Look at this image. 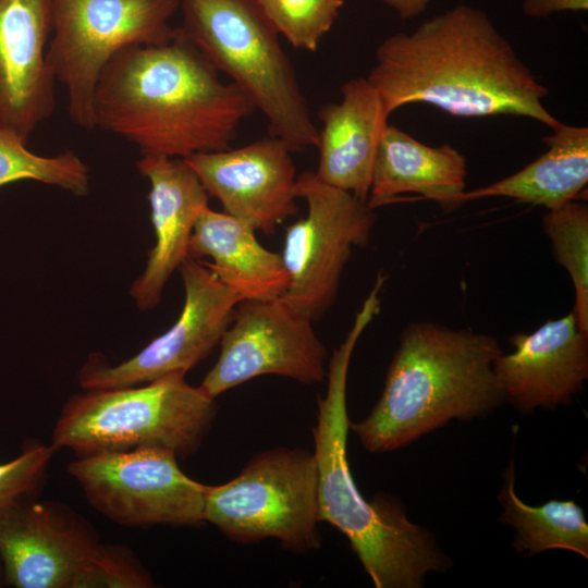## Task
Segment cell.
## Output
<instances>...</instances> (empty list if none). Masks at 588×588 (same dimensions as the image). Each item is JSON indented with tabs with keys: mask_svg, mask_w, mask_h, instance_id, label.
<instances>
[{
	"mask_svg": "<svg viewBox=\"0 0 588 588\" xmlns=\"http://www.w3.org/2000/svg\"><path fill=\"white\" fill-rule=\"evenodd\" d=\"M279 35L296 49L316 51L331 29L343 0H257Z\"/></svg>",
	"mask_w": 588,
	"mask_h": 588,
	"instance_id": "d4e9b609",
	"label": "cell"
},
{
	"mask_svg": "<svg viewBox=\"0 0 588 588\" xmlns=\"http://www.w3.org/2000/svg\"><path fill=\"white\" fill-rule=\"evenodd\" d=\"M152 585L150 575L128 549L100 543L77 571L71 588H147Z\"/></svg>",
	"mask_w": 588,
	"mask_h": 588,
	"instance_id": "484cf974",
	"label": "cell"
},
{
	"mask_svg": "<svg viewBox=\"0 0 588 588\" xmlns=\"http://www.w3.org/2000/svg\"><path fill=\"white\" fill-rule=\"evenodd\" d=\"M342 99L318 111L322 123L315 174L322 182L366 201L379 143L390 117L378 90L366 77L342 85Z\"/></svg>",
	"mask_w": 588,
	"mask_h": 588,
	"instance_id": "ac0fdd59",
	"label": "cell"
},
{
	"mask_svg": "<svg viewBox=\"0 0 588 588\" xmlns=\"http://www.w3.org/2000/svg\"><path fill=\"white\" fill-rule=\"evenodd\" d=\"M166 449L79 456L68 471L88 502L117 524L194 526L205 522L209 486L187 477Z\"/></svg>",
	"mask_w": 588,
	"mask_h": 588,
	"instance_id": "30bf717a",
	"label": "cell"
},
{
	"mask_svg": "<svg viewBox=\"0 0 588 588\" xmlns=\"http://www.w3.org/2000/svg\"><path fill=\"white\" fill-rule=\"evenodd\" d=\"M254 110L180 27L166 42L118 53L94 96L96 128L135 145L140 156L184 159L228 149Z\"/></svg>",
	"mask_w": 588,
	"mask_h": 588,
	"instance_id": "7a4b0ae2",
	"label": "cell"
},
{
	"mask_svg": "<svg viewBox=\"0 0 588 588\" xmlns=\"http://www.w3.org/2000/svg\"><path fill=\"white\" fill-rule=\"evenodd\" d=\"M318 514L314 453L275 448L253 456L230 481L209 486L204 517L233 541L273 538L302 553L320 547Z\"/></svg>",
	"mask_w": 588,
	"mask_h": 588,
	"instance_id": "ba28073f",
	"label": "cell"
},
{
	"mask_svg": "<svg viewBox=\"0 0 588 588\" xmlns=\"http://www.w3.org/2000/svg\"><path fill=\"white\" fill-rule=\"evenodd\" d=\"M182 34L229 76L292 152L316 147L314 123L279 34L257 0H181Z\"/></svg>",
	"mask_w": 588,
	"mask_h": 588,
	"instance_id": "5b68a950",
	"label": "cell"
},
{
	"mask_svg": "<svg viewBox=\"0 0 588 588\" xmlns=\"http://www.w3.org/2000/svg\"><path fill=\"white\" fill-rule=\"evenodd\" d=\"M19 181H35L84 197L89 192L90 171L74 151L37 155L27 148V140L0 126V188Z\"/></svg>",
	"mask_w": 588,
	"mask_h": 588,
	"instance_id": "603a6c76",
	"label": "cell"
},
{
	"mask_svg": "<svg viewBox=\"0 0 588 588\" xmlns=\"http://www.w3.org/2000/svg\"><path fill=\"white\" fill-rule=\"evenodd\" d=\"M466 175V159L452 145L428 146L388 124L377 150L366 204L375 210L403 194L415 193L449 212L464 204Z\"/></svg>",
	"mask_w": 588,
	"mask_h": 588,
	"instance_id": "d6986e66",
	"label": "cell"
},
{
	"mask_svg": "<svg viewBox=\"0 0 588 588\" xmlns=\"http://www.w3.org/2000/svg\"><path fill=\"white\" fill-rule=\"evenodd\" d=\"M179 271L185 298L175 322L118 365L90 358L78 372L83 389L137 385L169 375H185L220 344L242 299L201 260L187 257Z\"/></svg>",
	"mask_w": 588,
	"mask_h": 588,
	"instance_id": "7c38bea8",
	"label": "cell"
},
{
	"mask_svg": "<svg viewBox=\"0 0 588 588\" xmlns=\"http://www.w3.org/2000/svg\"><path fill=\"white\" fill-rule=\"evenodd\" d=\"M50 0H0V126L28 142L56 109Z\"/></svg>",
	"mask_w": 588,
	"mask_h": 588,
	"instance_id": "2e32d148",
	"label": "cell"
},
{
	"mask_svg": "<svg viewBox=\"0 0 588 588\" xmlns=\"http://www.w3.org/2000/svg\"><path fill=\"white\" fill-rule=\"evenodd\" d=\"M376 315V303L364 301L344 341L333 351L327 392L318 397L313 428L318 517L345 535L376 588H420L428 573L446 572L451 559L432 534L407 518L397 500L380 494L367 501L354 481L346 454L350 362L359 336Z\"/></svg>",
	"mask_w": 588,
	"mask_h": 588,
	"instance_id": "3957f363",
	"label": "cell"
},
{
	"mask_svg": "<svg viewBox=\"0 0 588 588\" xmlns=\"http://www.w3.org/2000/svg\"><path fill=\"white\" fill-rule=\"evenodd\" d=\"M501 353L495 336L412 322L400 335L380 399L348 427L367 451L384 453L452 419L485 418L505 402L493 370Z\"/></svg>",
	"mask_w": 588,
	"mask_h": 588,
	"instance_id": "277c9868",
	"label": "cell"
},
{
	"mask_svg": "<svg viewBox=\"0 0 588 588\" xmlns=\"http://www.w3.org/2000/svg\"><path fill=\"white\" fill-rule=\"evenodd\" d=\"M217 412L215 399L174 373L128 387L86 389L64 404L52 433L54 449L79 456L160 448L194 454Z\"/></svg>",
	"mask_w": 588,
	"mask_h": 588,
	"instance_id": "8992f818",
	"label": "cell"
},
{
	"mask_svg": "<svg viewBox=\"0 0 588 588\" xmlns=\"http://www.w3.org/2000/svg\"><path fill=\"white\" fill-rule=\"evenodd\" d=\"M292 154L280 138L269 136L240 148L195 154L184 160L224 212L255 231L271 234L298 211Z\"/></svg>",
	"mask_w": 588,
	"mask_h": 588,
	"instance_id": "5bb4252c",
	"label": "cell"
},
{
	"mask_svg": "<svg viewBox=\"0 0 588 588\" xmlns=\"http://www.w3.org/2000/svg\"><path fill=\"white\" fill-rule=\"evenodd\" d=\"M366 77L389 114L428 103L461 118L525 117L554 128L560 121L543 106L549 94L490 17L458 4L396 33L377 47Z\"/></svg>",
	"mask_w": 588,
	"mask_h": 588,
	"instance_id": "6da1fadb",
	"label": "cell"
},
{
	"mask_svg": "<svg viewBox=\"0 0 588 588\" xmlns=\"http://www.w3.org/2000/svg\"><path fill=\"white\" fill-rule=\"evenodd\" d=\"M296 194L307 213L286 228L281 257L289 285L281 297L314 322L334 303L352 250L368 243L376 217L366 201L315 172L297 176Z\"/></svg>",
	"mask_w": 588,
	"mask_h": 588,
	"instance_id": "9c48e42d",
	"label": "cell"
},
{
	"mask_svg": "<svg viewBox=\"0 0 588 588\" xmlns=\"http://www.w3.org/2000/svg\"><path fill=\"white\" fill-rule=\"evenodd\" d=\"M3 583H4V574H3L2 562H1V559H0V587L2 586Z\"/></svg>",
	"mask_w": 588,
	"mask_h": 588,
	"instance_id": "f546056e",
	"label": "cell"
},
{
	"mask_svg": "<svg viewBox=\"0 0 588 588\" xmlns=\"http://www.w3.org/2000/svg\"><path fill=\"white\" fill-rule=\"evenodd\" d=\"M498 501L503 507L500 520L515 530L513 548L528 558L547 550L562 549L588 559V523L574 500H551L532 506L515 492V466L510 462L503 474Z\"/></svg>",
	"mask_w": 588,
	"mask_h": 588,
	"instance_id": "7402d4cb",
	"label": "cell"
},
{
	"mask_svg": "<svg viewBox=\"0 0 588 588\" xmlns=\"http://www.w3.org/2000/svg\"><path fill=\"white\" fill-rule=\"evenodd\" d=\"M232 320L220 341L217 363L198 387L209 397L264 375L304 384L327 378V350L313 321L282 297L241 301Z\"/></svg>",
	"mask_w": 588,
	"mask_h": 588,
	"instance_id": "8fae6325",
	"label": "cell"
},
{
	"mask_svg": "<svg viewBox=\"0 0 588 588\" xmlns=\"http://www.w3.org/2000/svg\"><path fill=\"white\" fill-rule=\"evenodd\" d=\"M542 229L552 243L556 261L568 272L575 303L572 313L588 332V207L575 200L549 209Z\"/></svg>",
	"mask_w": 588,
	"mask_h": 588,
	"instance_id": "cb8c5ba5",
	"label": "cell"
},
{
	"mask_svg": "<svg viewBox=\"0 0 588 588\" xmlns=\"http://www.w3.org/2000/svg\"><path fill=\"white\" fill-rule=\"evenodd\" d=\"M246 222L205 208L193 230L187 257L203 261L242 301L281 297L289 274L281 255L264 247Z\"/></svg>",
	"mask_w": 588,
	"mask_h": 588,
	"instance_id": "ffe728a7",
	"label": "cell"
},
{
	"mask_svg": "<svg viewBox=\"0 0 588 588\" xmlns=\"http://www.w3.org/2000/svg\"><path fill=\"white\" fill-rule=\"evenodd\" d=\"M138 172L148 180V201L155 245L144 272L133 282L130 295L140 310L155 308L172 273L187 258L188 243L209 195L182 158L142 156Z\"/></svg>",
	"mask_w": 588,
	"mask_h": 588,
	"instance_id": "e0dca14e",
	"label": "cell"
},
{
	"mask_svg": "<svg viewBox=\"0 0 588 588\" xmlns=\"http://www.w3.org/2000/svg\"><path fill=\"white\" fill-rule=\"evenodd\" d=\"M47 61L68 94L70 119L95 130L94 96L108 63L121 51L172 39L181 0H50Z\"/></svg>",
	"mask_w": 588,
	"mask_h": 588,
	"instance_id": "52a82bcc",
	"label": "cell"
},
{
	"mask_svg": "<svg viewBox=\"0 0 588 588\" xmlns=\"http://www.w3.org/2000/svg\"><path fill=\"white\" fill-rule=\"evenodd\" d=\"M548 149L518 172L465 192L464 203L507 197L548 210L575 200L588 183V127L559 123L543 138Z\"/></svg>",
	"mask_w": 588,
	"mask_h": 588,
	"instance_id": "44dd1931",
	"label": "cell"
},
{
	"mask_svg": "<svg viewBox=\"0 0 588 588\" xmlns=\"http://www.w3.org/2000/svg\"><path fill=\"white\" fill-rule=\"evenodd\" d=\"M514 351L501 353L493 370L505 402L523 414L567 405L588 379V332L574 314L548 320L532 333L510 336Z\"/></svg>",
	"mask_w": 588,
	"mask_h": 588,
	"instance_id": "9a60e30c",
	"label": "cell"
},
{
	"mask_svg": "<svg viewBox=\"0 0 588 588\" xmlns=\"http://www.w3.org/2000/svg\"><path fill=\"white\" fill-rule=\"evenodd\" d=\"M587 10L588 0H523V11L531 17H547L563 11Z\"/></svg>",
	"mask_w": 588,
	"mask_h": 588,
	"instance_id": "83f0119b",
	"label": "cell"
},
{
	"mask_svg": "<svg viewBox=\"0 0 588 588\" xmlns=\"http://www.w3.org/2000/svg\"><path fill=\"white\" fill-rule=\"evenodd\" d=\"M53 445L34 444L0 464V509L32 493L49 464Z\"/></svg>",
	"mask_w": 588,
	"mask_h": 588,
	"instance_id": "4316f807",
	"label": "cell"
},
{
	"mask_svg": "<svg viewBox=\"0 0 588 588\" xmlns=\"http://www.w3.org/2000/svg\"><path fill=\"white\" fill-rule=\"evenodd\" d=\"M403 21L416 17L422 14L428 8L431 0H381Z\"/></svg>",
	"mask_w": 588,
	"mask_h": 588,
	"instance_id": "f1b7e54d",
	"label": "cell"
},
{
	"mask_svg": "<svg viewBox=\"0 0 588 588\" xmlns=\"http://www.w3.org/2000/svg\"><path fill=\"white\" fill-rule=\"evenodd\" d=\"M99 546L90 525L65 505L22 498L0 509V559L10 586L71 588Z\"/></svg>",
	"mask_w": 588,
	"mask_h": 588,
	"instance_id": "4fadbf2b",
	"label": "cell"
}]
</instances>
